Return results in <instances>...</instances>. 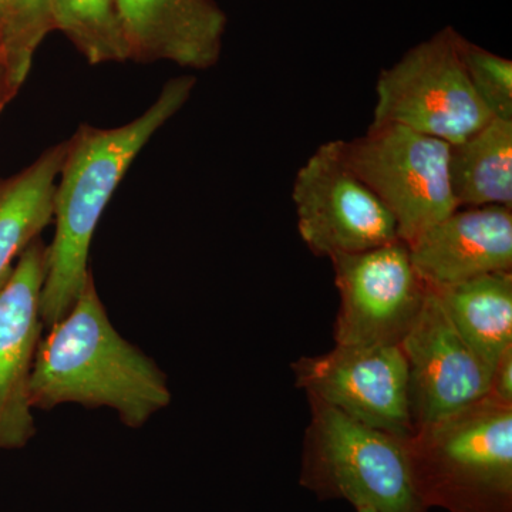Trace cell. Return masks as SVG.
<instances>
[{
    "label": "cell",
    "instance_id": "17",
    "mask_svg": "<svg viewBox=\"0 0 512 512\" xmlns=\"http://www.w3.org/2000/svg\"><path fill=\"white\" fill-rule=\"evenodd\" d=\"M53 29L86 57L101 64L128 60L117 0H50Z\"/></svg>",
    "mask_w": 512,
    "mask_h": 512
},
{
    "label": "cell",
    "instance_id": "11",
    "mask_svg": "<svg viewBox=\"0 0 512 512\" xmlns=\"http://www.w3.org/2000/svg\"><path fill=\"white\" fill-rule=\"evenodd\" d=\"M47 245L37 238L0 289V451L25 447L35 436L29 383L43 320L40 301Z\"/></svg>",
    "mask_w": 512,
    "mask_h": 512
},
{
    "label": "cell",
    "instance_id": "6",
    "mask_svg": "<svg viewBox=\"0 0 512 512\" xmlns=\"http://www.w3.org/2000/svg\"><path fill=\"white\" fill-rule=\"evenodd\" d=\"M343 156L396 221L407 245L456 210L451 190L450 144L396 124L370 126L342 140Z\"/></svg>",
    "mask_w": 512,
    "mask_h": 512
},
{
    "label": "cell",
    "instance_id": "16",
    "mask_svg": "<svg viewBox=\"0 0 512 512\" xmlns=\"http://www.w3.org/2000/svg\"><path fill=\"white\" fill-rule=\"evenodd\" d=\"M457 207L512 208V120L491 119L448 157Z\"/></svg>",
    "mask_w": 512,
    "mask_h": 512
},
{
    "label": "cell",
    "instance_id": "5",
    "mask_svg": "<svg viewBox=\"0 0 512 512\" xmlns=\"http://www.w3.org/2000/svg\"><path fill=\"white\" fill-rule=\"evenodd\" d=\"M457 35L448 26L380 72L370 126L396 124L451 146L494 119L468 80Z\"/></svg>",
    "mask_w": 512,
    "mask_h": 512
},
{
    "label": "cell",
    "instance_id": "14",
    "mask_svg": "<svg viewBox=\"0 0 512 512\" xmlns=\"http://www.w3.org/2000/svg\"><path fill=\"white\" fill-rule=\"evenodd\" d=\"M66 151L63 141L20 173L0 178V289L8 284L22 252L55 217L56 185Z\"/></svg>",
    "mask_w": 512,
    "mask_h": 512
},
{
    "label": "cell",
    "instance_id": "8",
    "mask_svg": "<svg viewBox=\"0 0 512 512\" xmlns=\"http://www.w3.org/2000/svg\"><path fill=\"white\" fill-rule=\"evenodd\" d=\"M330 261L340 296L336 345L400 346L429 293L406 242L333 256Z\"/></svg>",
    "mask_w": 512,
    "mask_h": 512
},
{
    "label": "cell",
    "instance_id": "2",
    "mask_svg": "<svg viewBox=\"0 0 512 512\" xmlns=\"http://www.w3.org/2000/svg\"><path fill=\"white\" fill-rule=\"evenodd\" d=\"M33 410L109 407L140 429L171 402L160 367L111 325L92 272L72 309L40 339L29 383Z\"/></svg>",
    "mask_w": 512,
    "mask_h": 512
},
{
    "label": "cell",
    "instance_id": "9",
    "mask_svg": "<svg viewBox=\"0 0 512 512\" xmlns=\"http://www.w3.org/2000/svg\"><path fill=\"white\" fill-rule=\"evenodd\" d=\"M306 396L393 436L414 433L409 366L400 346H343L291 365Z\"/></svg>",
    "mask_w": 512,
    "mask_h": 512
},
{
    "label": "cell",
    "instance_id": "12",
    "mask_svg": "<svg viewBox=\"0 0 512 512\" xmlns=\"http://www.w3.org/2000/svg\"><path fill=\"white\" fill-rule=\"evenodd\" d=\"M407 247L430 288L512 272V208L458 207Z\"/></svg>",
    "mask_w": 512,
    "mask_h": 512
},
{
    "label": "cell",
    "instance_id": "1",
    "mask_svg": "<svg viewBox=\"0 0 512 512\" xmlns=\"http://www.w3.org/2000/svg\"><path fill=\"white\" fill-rule=\"evenodd\" d=\"M195 83L192 76L171 79L153 106L136 120L116 128L82 124L67 140L56 185L55 237L47 247L40 301L47 328L62 320L79 298L90 275L94 232L128 168L150 138L183 109Z\"/></svg>",
    "mask_w": 512,
    "mask_h": 512
},
{
    "label": "cell",
    "instance_id": "15",
    "mask_svg": "<svg viewBox=\"0 0 512 512\" xmlns=\"http://www.w3.org/2000/svg\"><path fill=\"white\" fill-rule=\"evenodd\" d=\"M433 289L458 333L493 372L512 346V272Z\"/></svg>",
    "mask_w": 512,
    "mask_h": 512
},
{
    "label": "cell",
    "instance_id": "13",
    "mask_svg": "<svg viewBox=\"0 0 512 512\" xmlns=\"http://www.w3.org/2000/svg\"><path fill=\"white\" fill-rule=\"evenodd\" d=\"M128 60L205 70L220 60L227 16L214 0H117Z\"/></svg>",
    "mask_w": 512,
    "mask_h": 512
},
{
    "label": "cell",
    "instance_id": "18",
    "mask_svg": "<svg viewBox=\"0 0 512 512\" xmlns=\"http://www.w3.org/2000/svg\"><path fill=\"white\" fill-rule=\"evenodd\" d=\"M53 30L50 0H0L3 55L19 86L28 77L37 47Z\"/></svg>",
    "mask_w": 512,
    "mask_h": 512
},
{
    "label": "cell",
    "instance_id": "4",
    "mask_svg": "<svg viewBox=\"0 0 512 512\" xmlns=\"http://www.w3.org/2000/svg\"><path fill=\"white\" fill-rule=\"evenodd\" d=\"M299 484L319 501L345 500L379 512H429L414 490L406 439L366 426L308 397Z\"/></svg>",
    "mask_w": 512,
    "mask_h": 512
},
{
    "label": "cell",
    "instance_id": "20",
    "mask_svg": "<svg viewBox=\"0 0 512 512\" xmlns=\"http://www.w3.org/2000/svg\"><path fill=\"white\" fill-rule=\"evenodd\" d=\"M488 396L494 397L498 402L512 404V346L495 363Z\"/></svg>",
    "mask_w": 512,
    "mask_h": 512
},
{
    "label": "cell",
    "instance_id": "7",
    "mask_svg": "<svg viewBox=\"0 0 512 512\" xmlns=\"http://www.w3.org/2000/svg\"><path fill=\"white\" fill-rule=\"evenodd\" d=\"M292 201L312 254L330 259L402 241L393 215L345 160L342 140L322 144L299 168Z\"/></svg>",
    "mask_w": 512,
    "mask_h": 512
},
{
    "label": "cell",
    "instance_id": "23",
    "mask_svg": "<svg viewBox=\"0 0 512 512\" xmlns=\"http://www.w3.org/2000/svg\"><path fill=\"white\" fill-rule=\"evenodd\" d=\"M0 60H3V62H5V55H3L2 39H0Z\"/></svg>",
    "mask_w": 512,
    "mask_h": 512
},
{
    "label": "cell",
    "instance_id": "19",
    "mask_svg": "<svg viewBox=\"0 0 512 512\" xmlns=\"http://www.w3.org/2000/svg\"><path fill=\"white\" fill-rule=\"evenodd\" d=\"M457 49L478 99L494 119L512 120V62L457 35Z\"/></svg>",
    "mask_w": 512,
    "mask_h": 512
},
{
    "label": "cell",
    "instance_id": "22",
    "mask_svg": "<svg viewBox=\"0 0 512 512\" xmlns=\"http://www.w3.org/2000/svg\"><path fill=\"white\" fill-rule=\"evenodd\" d=\"M356 512H379L375 508L369 507V505H359L355 507Z\"/></svg>",
    "mask_w": 512,
    "mask_h": 512
},
{
    "label": "cell",
    "instance_id": "3",
    "mask_svg": "<svg viewBox=\"0 0 512 512\" xmlns=\"http://www.w3.org/2000/svg\"><path fill=\"white\" fill-rule=\"evenodd\" d=\"M421 504L446 512H512V404L487 396L406 439Z\"/></svg>",
    "mask_w": 512,
    "mask_h": 512
},
{
    "label": "cell",
    "instance_id": "10",
    "mask_svg": "<svg viewBox=\"0 0 512 512\" xmlns=\"http://www.w3.org/2000/svg\"><path fill=\"white\" fill-rule=\"evenodd\" d=\"M400 348L409 366L414 430L460 412L490 393V367L458 333L430 286Z\"/></svg>",
    "mask_w": 512,
    "mask_h": 512
},
{
    "label": "cell",
    "instance_id": "21",
    "mask_svg": "<svg viewBox=\"0 0 512 512\" xmlns=\"http://www.w3.org/2000/svg\"><path fill=\"white\" fill-rule=\"evenodd\" d=\"M20 87L22 86H19L15 79H13L8 64L0 60V114L3 113V110H5L10 101L15 99Z\"/></svg>",
    "mask_w": 512,
    "mask_h": 512
}]
</instances>
